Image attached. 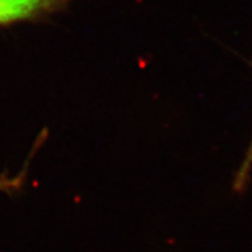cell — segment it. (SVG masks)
<instances>
[{"mask_svg": "<svg viewBox=\"0 0 252 252\" xmlns=\"http://www.w3.org/2000/svg\"><path fill=\"white\" fill-rule=\"evenodd\" d=\"M74 0H0V26L48 17L67 8Z\"/></svg>", "mask_w": 252, "mask_h": 252, "instance_id": "obj_1", "label": "cell"}, {"mask_svg": "<svg viewBox=\"0 0 252 252\" xmlns=\"http://www.w3.org/2000/svg\"><path fill=\"white\" fill-rule=\"evenodd\" d=\"M251 168H252V139H251L250 146H249V149L247 151V154H245L244 161L242 163V166L239 167L237 174H236L235 184H234L235 190L242 191L245 188V186L248 184L249 176H250Z\"/></svg>", "mask_w": 252, "mask_h": 252, "instance_id": "obj_2", "label": "cell"}]
</instances>
